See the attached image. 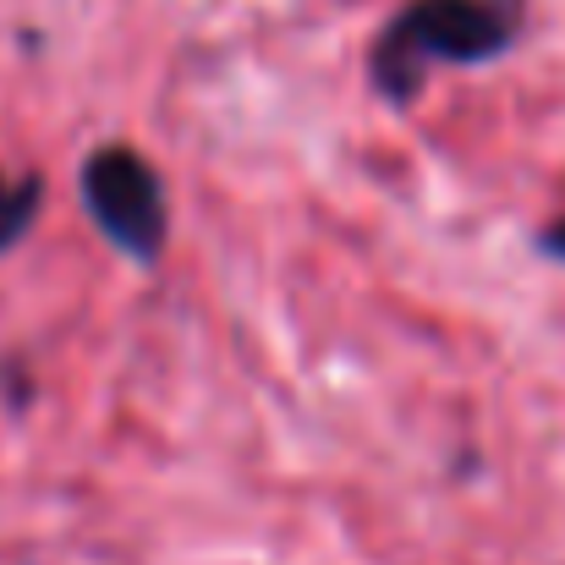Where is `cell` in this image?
<instances>
[{
	"label": "cell",
	"instance_id": "cell-3",
	"mask_svg": "<svg viewBox=\"0 0 565 565\" xmlns=\"http://www.w3.org/2000/svg\"><path fill=\"white\" fill-rule=\"evenodd\" d=\"M39 209H44V177L39 171H22V177L0 171V258L33 231Z\"/></svg>",
	"mask_w": 565,
	"mask_h": 565
},
{
	"label": "cell",
	"instance_id": "cell-2",
	"mask_svg": "<svg viewBox=\"0 0 565 565\" xmlns=\"http://www.w3.org/2000/svg\"><path fill=\"white\" fill-rule=\"evenodd\" d=\"M83 203L94 214V225L105 231V242L116 253H127L132 264H154L166 253L171 236V203L160 171L127 149V143H105L83 160Z\"/></svg>",
	"mask_w": 565,
	"mask_h": 565
},
{
	"label": "cell",
	"instance_id": "cell-1",
	"mask_svg": "<svg viewBox=\"0 0 565 565\" xmlns=\"http://www.w3.org/2000/svg\"><path fill=\"white\" fill-rule=\"evenodd\" d=\"M516 39V17L494 0H406L374 39L369 72L379 99L412 105L428 72L478 66L505 55Z\"/></svg>",
	"mask_w": 565,
	"mask_h": 565
},
{
	"label": "cell",
	"instance_id": "cell-4",
	"mask_svg": "<svg viewBox=\"0 0 565 565\" xmlns=\"http://www.w3.org/2000/svg\"><path fill=\"white\" fill-rule=\"evenodd\" d=\"M539 247H544L550 258H561V264H565V214L550 225V231H544V236H539Z\"/></svg>",
	"mask_w": 565,
	"mask_h": 565
}]
</instances>
